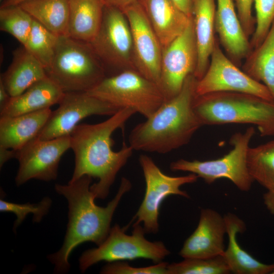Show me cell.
I'll use <instances>...</instances> for the list:
<instances>
[{
  "mask_svg": "<svg viewBox=\"0 0 274 274\" xmlns=\"http://www.w3.org/2000/svg\"><path fill=\"white\" fill-rule=\"evenodd\" d=\"M29 0H2L1 8L18 5Z\"/></svg>",
  "mask_w": 274,
  "mask_h": 274,
  "instance_id": "40",
  "label": "cell"
},
{
  "mask_svg": "<svg viewBox=\"0 0 274 274\" xmlns=\"http://www.w3.org/2000/svg\"><path fill=\"white\" fill-rule=\"evenodd\" d=\"M15 151L13 150L0 147V165L2 167L4 164L10 159L15 157Z\"/></svg>",
  "mask_w": 274,
  "mask_h": 274,
  "instance_id": "39",
  "label": "cell"
},
{
  "mask_svg": "<svg viewBox=\"0 0 274 274\" xmlns=\"http://www.w3.org/2000/svg\"><path fill=\"white\" fill-rule=\"evenodd\" d=\"M33 18L20 5L0 9V29L24 46L31 31Z\"/></svg>",
  "mask_w": 274,
  "mask_h": 274,
  "instance_id": "29",
  "label": "cell"
},
{
  "mask_svg": "<svg viewBox=\"0 0 274 274\" xmlns=\"http://www.w3.org/2000/svg\"><path fill=\"white\" fill-rule=\"evenodd\" d=\"M254 134L253 126L248 127L243 133H234L229 140L232 149L221 158L206 161L180 159L171 162L169 168L174 172L194 174L209 184L219 179H227L240 190L248 191L254 181L247 166V154Z\"/></svg>",
  "mask_w": 274,
  "mask_h": 274,
  "instance_id": "7",
  "label": "cell"
},
{
  "mask_svg": "<svg viewBox=\"0 0 274 274\" xmlns=\"http://www.w3.org/2000/svg\"><path fill=\"white\" fill-rule=\"evenodd\" d=\"M197 81L190 75L177 95L133 128L128 142L133 150L166 154L190 141L203 126L193 108Z\"/></svg>",
  "mask_w": 274,
  "mask_h": 274,
  "instance_id": "3",
  "label": "cell"
},
{
  "mask_svg": "<svg viewBox=\"0 0 274 274\" xmlns=\"http://www.w3.org/2000/svg\"><path fill=\"white\" fill-rule=\"evenodd\" d=\"M226 226L224 217L209 208L200 211L198 225L179 252L184 258H207L223 255Z\"/></svg>",
  "mask_w": 274,
  "mask_h": 274,
  "instance_id": "16",
  "label": "cell"
},
{
  "mask_svg": "<svg viewBox=\"0 0 274 274\" xmlns=\"http://www.w3.org/2000/svg\"><path fill=\"white\" fill-rule=\"evenodd\" d=\"M51 205V199L49 197L44 198L38 203H26L19 204L5 201L0 200V211L1 212H12L16 216V220L14 221L13 230L23 222L26 216L32 213L33 221L40 222L43 217L47 214Z\"/></svg>",
  "mask_w": 274,
  "mask_h": 274,
  "instance_id": "31",
  "label": "cell"
},
{
  "mask_svg": "<svg viewBox=\"0 0 274 274\" xmlns=\"http://www.w3.org/2000/svg\"><path fill=\"white\" fill-rule=\"evenodd\" d=\"M197 51L192 16L184 30L162 48L160 87L165 100L177 95L186 78L194 74Z\"/></svg>",
  "mask_w": 274,
  "mask_h": 274,
  "instance_id": "12",
  "label": "cell"
},
{
  "mask_svg": "<svg viewBox=\"0 0 274 274\" xmlns=\"http://www.w3.org/2000/svg\"><path fill=\"white\" fill-rule=\"evenodd\" d=\"M58 37L33 19L31 31L23 46L39 61L45 71L52 63Z\"/></svg>",
  "mask_w": 274,
  "mask_h": 274,
  "instance_id": "28",
  "label": "cell"
},
{
  "mask_svg": "<svg viewBox=\"0 0 274 274\" xmlns=\"http://www.w3.org/2000/svg\"><path fill=\"white\" fill-rule=\"evenodd\" d=\"M19 5L55 35L67 36L70 0H29Z\"/></svg>",
  "mask_w": 274,
  "mask_h": 274,
  "instance_id": "25",
  "label": "cell"
},
{
  "mask_svg": "<svg viewBox=\"0 0 274 274\" xmlns=\"http://www.w3.org/2000/svg\"><path fill=\"white\" fill-rule=\"evenodd\" d=\"M256 11V26L250 44L257 48L266 36L274 20V0H254Z\"/></svg>",
  "mask_w": 274,
  "mask_h": 274,
  "instance_id": "32",
  "label": "cell"
},
{
  "mask_svg": "<svg viewBox=\"0 0 274 274\" xmlns=\"http://www.w3.org/2000/svg\"><path fill=\"white\" fill-rule=\"evenodd\" d=\"M11 97L2 81L0 79V111L6 106Z\"/></svg>",
  "mask_w": 274,
  "mask_h": 274,
  "instance_id": "38",
  "label": "cell"
},
{
  "mask_svg": "<svg viewBox=\"0 0 274 274\" xmlns=\"http://www.w3.org/2000/svg\"><path fill=\"white\" fill-rule=\"evenodd\" d=\"M168 274H227L230 273L223 255L207 258H184L168 264Z\"/></svg>",
  "mask_w": 274,
  "mask_h": 274,
  "instance_id": "30",
  "label": "cell"
},
{
  "mask_svg": "<svg viewBox=\"0 0 274 274\" xmlns=\"http://www.w3.org/2000/svg\"><path fill=\"white\" fill-rule=\"evenodd\" d=\"M105 4L117 7L122 11L126 7L138 2V0H103Z\"/></svg>",
  "mask_w": 274,
  "mask_h": 274,
  "instance_id": "37",
  "label": "cell"
},
{
  "mask_svg": "<svg viewBox=\"0 0 274 274\" xmlns=\"http://www.w3.org/2000/svg\"><path fill=\"white\" fill-rule=\"evenodd\" d=\"M99 60L88 43L59 36L46 73L64 92H88L107 77Z\"/></svg>",
  "mask_w": 274,
  "mask_h": 274,
  "instance_id": "5",
  "label": "cell"
},
{
  "mask_svg": "<svg viewBox=\"0 0 274 274\" xmlns=\"http://www.w3.org/2000/svg\"><path fill=\"white\" fill-rule=\"evenodd\" d=\"M246 58L243 71L264 84L274 100V20L263 42Z\"/></svg>",
  "mask_w": 274,
  "mask_h": 274,
  "instance_id": "26",
  "label": "cell"
},
{
  "mask_svg": "<svg viewBox=\"0 0 274 274\" xmlns=\"http://www.w3.org/2000/svg\"><path fill=\"white\" fill-rule=\"evenodd\" d=\"M247 166L254 181L267 190L274 187V140L258 146L250 147Z\"/></svg>",
  "mask_w": 274,
  "mask_h": 274,
  "instance_id": "27",
  "label": "cell"
},
{
  "mask_svg": "<svg viewBox=\"0 0 274 274\" xmlns=\"http://www.w3.org/2000/svg\"><path fill=\"white\" fill-rule=\"evenodd\" d=\"M177 7L189 17L192 15V0H172Z\"/></svg>",
  "mask_w": 274,
  "mask_h": 274,
  "instance_id": "36",
  "label": "cell"
},
{
  "mask_svg": "<svg viewBox=\"0 0 274 274\" xmlns=\"http://www.w3.org/2000/svg\"><path fill=\"white\" fill-rule=\"evenodd\" d=\"M209 67L197 80L196 96L217 92H233L254 95L274 101L268 88L240 70L223 53L217 39Z\"/></svg>",
  "mask_w": 274,
  "mask_h": 274,
  "instance_id": "11",
  "label": "cell"
},
{
  "mask_svg": "<svg viewBox=\"0 0 274 274\" xmlns=\"http://www.w3.org/2000/svg\"><path fill=\"white\" fill-rule=\"evenodd\" d=\"M98 59L120 72L135 70L131 31L124 12L105 5L99 30L88 43Z\"/></svg>",
  "mask_w": 274,
  "mask_h": 274,
  "instance_id": "10",
  "label": "cell"
},
{
  "mask_svg": "<svg viewBox=\"0 0 274 274\" xmlns=\"http://www.w3.org/2000/svg\"><path fill=\"white\" fill-rule=\"evenodd\" d=\"M215 29L230 59L239 65L252 48L238 18L234 0H217Z\"/></svg>",
  "mask_w": 274,
  "mask_h": 274,
  "instance_id": "17",
  "label": "cell"
},
{
  "mask_svg": "<svg viewBox=\"0 0 274 274\" xmlns=\"http://www.w3.org/2000/svg\"><path fill=\"white\" fill-rule=\"evenodd\" d=\"M263 199L267 210L271 215H274V187L267 190L263 194Z\"/></svg>",
  "mask_w": 274,
  "mask_h": 274,
  "instance_id": "35",
  "label": "cell"
},
{
  "mask_svg": "<svg viewBox=\"0 0 274 274\" xmlns=\"http://www.w3.org/2000/svg\"><path fill=\"white\" fill-rule=\"evenodd\" d=\"M254 0H234L237 14L242 27L249 38L253 34L256 26L252 7Z\"/></svg>",
  "mask_w": 274,
  "mask_h": 274,
  "instance_id": "34",
  "label": "cell"
},
{
  "mask_svg": "<svg viewBox=\"0 0 274 274\" xmlns=\"http://www.w3.org/2000/svg\"><path fill=\"white\" fill-rule=\"evenodd\" d=\"M272 274H274V272L272 273Z\"/></svg>",
  "mask_w": 274,
  "mask_h": 274,
  "instance_id": "41",
  "label": "cell"
},
{
  "mask_svg": "<svg viewBox=\"0 0 274 274\" xmlns=\"http://www.w3.org/2000/svg\"><path fill=\"white\" fill-rule=\"evenodd\" d=\"M122 11L131 31L135 69L160 87L162 52L160 41L138 2Z\"/></svg>",
  "mask_w": 274,
  "mask_h": 274,
  "instance_id": "15",
  "label": "cell"
},
{
  "mask_svg": "<svg viewBox=\"0 0 274 274\" xmlns=\"http://www.w3.org/2000/svg\"><path fill=\"white\" fill-rule=\"evenodd\" d=\"M136 112L131 109L119 110L101 122L78 124L70 134L71 148L75 155V168L69 182L83 176L98 179L90 187L95 198L105 199L120 170L131 156L133 149L123 142L121 149L114 151V132L124 127Z\"/></svg>",
  "mask_w": 274,
  "mask_h": 274,
  "instance_id": "1",
  "label": "cell"
},
{
  "mask_svg": "<svg viewBox=\"0 0 274 274\" xmlns=\"http://www.w3.org/2000/svg\"><path fill=\"white\" fill-rule=\"evenodd\" d=\"M224 217L228 244L223 256L230 272L235 274H272L274 263L265 264L259 261L238 244L237 234L244 232L246 229L244 221L232 213H228Z\"/></svg>",
  "mask_w": 274,
  "mask_h": 274,
  "instance_id": "22",
  "label": "cell"
},
{
  "mask_svg": "<svg viewBox=\"0 0 274 274\" xmlns=\"http://www.w3.org/2000/svg\"><path fill=\"white\" fill-rule=\"evenodd\" d=\"M86 92L119 109H131L146 119L165 101L158 85L135 70L106 77Z\"/></svg>",
  "mask_w": 274,
  "mask_h": 274,
  "instance_id": "6",
  "label": "cell"
},
{
  "mask_svg": "<svg viewBox=\"0 0 274 274\" xmlns=\"http://www.w3.org/2000/svg\"><path fill=\"white\" fill-rule=\"evenodd\" d=\"M70 148V136L66 135L47 140L35 138L15 151L14 158L19 162L15 178L16 185H21L31 179L55 180L60 159Z\"/></svg>",
  "mask_w": 274,
  "mask_h": 274,
  "instance_id": "14",
  "label": "cell"
},
{
  "mask_svg": "<svg viewBox=\"0 0 274 274\" xmlns=\"http://www.w3.org/2000/svg\"><path fill=\"white\" fill-rule=\"evenodd\" d=\"M105 5L103 0H70L67 36L91 43L100 28Z\"/></svg>",
  "mask_w": 274,
  "mask_h": 274,
  "instance_id": "24",
  "label": "cell"
},
{
  "mask_svg": "<svg viewBox=\"0 0 274 274\" xmlns=\"http://www.w3.org/2000/svg\"><path fill=\"white\" fill-rule=\"evenodd\" d=\"M46 77L42 64L22 46L14 51L12 61L0 79L10 95L14 97Z\"/></svg>",
  "mask_w": 274,
  "mask_h": 274,
  "instance_id": "23",
  "label": "cell"
},
{
  "mask_svg": "<svg viewBox=\"0 0 274 274\" xmlns=\"http://www.w3.org/2000/svg\"><path fill=\"white\" fill-rule=\"evenodd\" d=\"M168 263L160 262L153 265L135 267L127 262L117 261L109 262L100 271L103 274H168Z\"/></svg>",
  "mask_w": 274,
  "mask_h": 274,
  "instance_id": "33",
  "label": "cell"
},
{
  "mask_svg": "<svg viewBox=\"0 0 274 274\" xmlns=\"http://www.w3.org/2000/svg\"><path fill=\"white\" fill-rule=\"evenodd\" d=\"M90 176L85 175L67 185L56 184L55 189L68 201V222L62 246L49 256L55 265V272L65 273L70 268L68 257L77 246L91 242L97 246L107 237L115 211L122 196L131 188L130 182L122 178L114 198L105 207L97 206L95 197L90 189Z\"/></svg>",
  "mask_w": 274,
  "mask_h": 274,
  "instance_id": "2",
  "label": "cell"
},
{
  "mask_svg": "<svg viewBox=\"0 0 274 274\" xmlns=\"http://www.w3.org/2000/svg\"><path fill=\"white\" fill-rule=\"evenodd\" d=\"M215 0H192V20L197 60L194 75L197 80L206 73L215 46Z\"/></svg>",
  "mask_w": 274,
  "mask_h": 274,
  "instance_id": "18",
  "label": "cell"
},
{
  "mask_svg": "<svg viewBox=\"0 0 274 274\" xmlns=\"http://www.w3.org/2000/svg\"><path fill=\"white\" fill-rule=\"evenodd\" d=\"M146 183V191L143 201L131 222L133 225L143 223L147 233H156L159 230V209L163 200L171 195L189 198V195L180 187L197 181L198 177L193 173L180 177L167 176L160 169L153 159L146 154L139 157Z\"/></svg>",
  "mask_w": 274,
  "mask_h": 274,
  "instance_id": "9",
  "label": "cell"
},
{
  "mask_svg": "<svg viewBox=\"0 0 274 274\" xmlns=\"http://www.w3.org/2000/svg\"><path fill=\"white\" fill-rule=\"evenodd\" d=\"M130 235L124 228L115 224L97 248L83 253L79 258V267L84 272L90 266L101 261L109 262L145 258L157 263L170 254V251L160 241L150 242L145 237V231L140 224L133 225Z\"/></svg>",
  "mask_w": 274,
  "mask_h": 274,
  "instance_id": "8",
  "label": "cell"
},
{
  "mask_svg": "<svg viewBox=\"0 0 274 274\" xmlns=\"http://www.w3.org/2000/svg\"><path fill=\"white\" fill-rule=\"evenodd\" d=\"M2 1V0H1Z\"/></svg>",
  "mask_w": 274,
  "mask_h": 274,
  "instance_id": "42",
  "label": "cell"
},
{
  "mask_svg": "<svg viewBox=\"0 0 274 274\" xmlns=\"http://www.w3.org/2000/svg\"><path fill=\"white\" fill-rule=\"evenodd\" d=\"M58 108L52 111L36 137L42 140L70 135L78 123L92 115L112 116L119 108L86 92H64Z\"/></svg>",
  "mask_w": 274,
  "mask_h": 274,
  "instance_id": "13",
  "label": "cell"
},
{
  "mask_svg": "<svg viewBox=\"0 0 274 274\" xmlns=\"http://www.w3.org/2000/svg\"><path fill=\"white\" fill-rule=\"evenodd\" d=\"M50 108L0 117V147L17 151L36 138L48 120Z\"/></svg>",
  "mask_w": 274,
  "mask_h": 274,
  "instance_id": "20",
  "label": "cell"
},
{
  "mask_svg": "<svg viewBox=\"0 0 274 274\" xmlns=\"http://www.w3.org/2000/svg\"><path fill=\"white\" fill-rule=\"evenodd\" d=\"M162 48L184 30L190 17L172 0H138Z\"/></svg>",
  "mask_w": 274,
  "mask_h": 274,
  "instance_id": "19",
  "label": "cell"
},
{
  "mask_svg": "<svg viewBox=\"0 0 274 274\" xmlns=\"http://www.w3.org/2000/svg\"><path fill=\"white\" fill-rule=\"evenodd\" d=\"M193 108L202 125L250 124L261 136H274V101L247 93L217 92L196 96Z\"/></svg>",
  "mask_w": 274,
  "mask_h": 274,
  "instance_id": "4",
  "label": "cell"
},
{
  "mask_svg": "<svg viewBox=\"0 0 274 274\" xmlns=\"http://www.w3.org/2000/svg\"><path fill=\"white\" fill-rule=\"evenodd\" d=\"M64 92L48 77L33 84L19 95L11 97L0 116H14L49 109L59 104Z\"/></svg>",
  "mask_w": 274,
  "mask_h": 274,
  "instance_id": "21",
  "label": "cell"
}]
</instances>
